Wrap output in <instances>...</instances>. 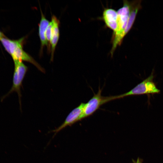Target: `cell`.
Returning a JSON list of instances; mask_svg holds the SVG:
<instances>
[{
    "label": "cell",
    "instance_id": "8",
    "mask_svg": "<svg viewBox=\"0 0 163 163\" xmlns=\"http://www.w3.org/2000/svg\"><path fill=\"white\" fill-rule=\"evenodd\" d=\"M102 19L106 26L115 32L117 27V12L111 8L105 9L103 11Z\"/></svg>",
    "mask_w": 163,
    "mask_h": 163
},
{
    "label": "cell",
    "instance_id": "11",
    "mask_svg": "<svg viewBox=\"0 0 163 163\" xmlns=\"http://www.w3.org/2000/svg\"><path fill=\"white\" fill-rule=\"evenodd\" d=\"M133 163H142V162L139 158H138L136 161L133 160Z\"/></svg>",
    "mask_w": 163,
    "mask_h": 163
},
{
    "label": "cell",
    "instance_id": "1",
    "mask_svg": "<svg viewBox=\"0 0 163 163\" xmlns=\"http://www.w3.org/2000/svg\"><path fill=\"white\" fill-rule=\"evenodd\" d=\"M25 37L18 40H11L5 37L0 41L6 51L11 55L14 62L25 61L34 65L40 71L45 73V69L30 55L26 52L23 49Z\"/></svg>",
    "mask_w": 163,
    "mask_h": 163
},
{
    "label": "cell",
    "instance_id": "7",
    "mask_svg": "<svg viewBox=\"0 0 163 163\" xmlns=\"http://www.w3.org/2000/svg\"><path fill=\"white\" fill-rule=\"evenodd\" d=\"M51 21L52 24V29L50 45L51 52V60L52 61L56 47L59 37V26L60 22L59 19L54 15H53L52 16Z\"/></svg>",
    "mask_w": 163,
    "mask_h": 163
},
{
    "label": "cell",
    "instance_id": "9",
    "mask_svg": "<svg viewBox=\"0 0 163 163\" xmlns=\"http://www.w3.org/2000/svg\"><path fill=\"white\" fill-rule=\"evenodd\" d=\"M40 10L41 18L39 24L38 34L41 43L40 52H42L43 48L45 46L47 47L48 50L50 51V46L47 41L45 35L47 28L50 21L46 18L41 9Z\"/></svg>",
    "mask_w": 163,
    "mask_h": 163
},
{
    "label": "cell",
    "instance_id": "5",
    "mask_svg": "<svg viewBox=\"0 0 163 163\" xmlns=\"http://www.w3.org/2000/svg\"><path fill=\"white\" fill-rule=\"evenodd\" d=\"M102 89H99L97 93L86 103L84 108L83 119L93 114L100 107L110 101L116 99V96L104 97L101 95Z\"/></svg>",
    "mask_w": 163,
    "mask_h": 163
},
{
    "label": "cell",
    "instance_id": "4",
    "mask_svg": "<svg viewBox=\"0 0 163 163\" xmlns=\"http://www.w3.org/2000/svg\"><path fill=\"white\" fill-rule=\"evenodd\" d=\"M153 72L147 78L137 85L129 91L121 94L117 95L118 99L131 95L158 93L160 90L157 88L153 81Z\"/></svg>",
    "mask_w": 163,
    "mask_h": 163
},
{
    "label": "cell",
    "instance_id": "6",
    "mask_svg": "<svg viewBox=\"0 0 163 163\" xmlns=\"http://www.w3.org/2000/svg\"><path fill=\"white\" fill-rule=\"evenodd\" d=\"M85 103H81L80 105L73 110L66 117L64 122L59 127L53 130L52 132L55 134L65 127L70 126L83 119L82 117Z\"/></svg>",
    "mask_w": 163,
    "mask_h": 163
},
{
    "label": "cell",
    "instance_id": "3",
    "mask_svg": "<svg viewBox=\"0 0 163 163\" xmlns=\"http://www.w3.org/2000/svg\"><path fill=\"white\" fill-rule=\"evenodd\" d=\"M14 65L13 84L12 87L8 92L1 98V101L3 100L12 92H17L19 98V103L21 109V88L22 81L27 71L28 68L21 61L14 62Z\"/></svg>",
    "mask_w": 163,
    "mask_h": 163
},
{
    "label": "cell",
    "instance_id": "10",
    "mask_svg": "<svg viewBox=\"0 0 163 163\" xmlns=\"http://www.w3.org/2000/svg\"><path fill=\"white\" fill-rule=\"evenodd\" d=\"M52 29V22L51 21H50L47 28L45 34L46 39L49 45V44H50V42L51 37Z\"/></svg>",
    "mask_w": 163,
    "mask_h": 163
},
{
    "label": "cell",
    "instance_id": "12",
    "mask_svg": "<svg viewBox=\"0 0 163 163\" xmlns=\"http://www.w3.org/2000/svg\"><path fill=\"white\" fill-rule=\"evenodd\" d=\"M4 37V34L0 31V40Z\"/></svg>",
    "mask_w": 163,
    "mask_h": 163
},
{
    "label": "cell",
    "instance_id": "2",
    "mask_svg": "<svg viewBox=\"0 0 163 163\" xmlns=\"http://www.w3.org/2000/svg\"><path fill=\"white\" fill-rule=\"evenodd\" d=\"M131 7V1L124 0L123 6L117 11V27L112 37V46L110 52L111 56L117 46L121 44L124 38L123 34L128 21Z\"/></svg>",
    "mask_w": 163,
    "mask_h": 163
}]
</instances>
